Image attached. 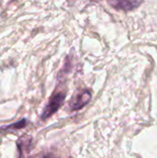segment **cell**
Returning <instances> with one entry per match:
<instances>
[{
	"mask_svg": "<svg viewBox=\"0 0 157 158\" xmlns=\"http://www.w3.org/2000/svg\"><path fill=\"white\" fill-rule=\"evenodd\" d=\"M65 97H66V94L65 93H61L60 92V93L55 94L51 97L47 106L45 107V109H44V111H43V113L42 115V118L43 119H46L49 117H51L54 113H56L60 108V106L63 105Z\"/></svg>",
	"mask_w": 157,
	"mask_h": 158,
	"instance_id": "1",
	"label": "cell"
},
{
	"mask_svg": "<svg viewBox=\"0 0 157 158\" xmlns=\"http://www.w3.org/2000/svg\"><path fill=\"white\" fill-rule=\"evenodd\" d=\"M92 94L90 91H82L72 97L70 101V107L72 110H79L89 103Z\"/></svg>",
	"mask_w": 157,
	"mask_h": 158,
	"instance_id": "2",
	"label": "cell"
},
{
	"mask_svg": "<svg viewBox=\"0 0 157 158\" xmlns=\"http://www.w3.org/2000/svg\"><path fill=\"white\" fill-rule=\"evenodd\" d=\"M143 0H108L110 6L116 9L132 10L142 4Z\"/></svg>",
	"mask_w": 157,
	"mask_h": 158,
	"instance_id": "3",
	"label": "cell"
},
{
	"mask_svg": "<svg viewBox=\"0 0 157 158\" xmlns=\"http://www.w3.org/2000/svg\"><path fill=\"white\" fill-rule=\"evenodd\" d=\"M25 126H26V120L25 119H22V120L19 121L18 123L12 124L10 126L4 127V128H2V130H19V129H22Z\"/></svg>",
	"mask_w": 157,
	"mask_h": 158,
	"instance_id": "4",
	"label": "cell"
}]
</instances>
